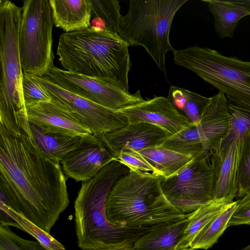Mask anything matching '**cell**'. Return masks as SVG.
<instances>
[{"instance_id": "9a60e30c", "label": "cell", "mask_w": 250, "mask_h": 250, "mask_svg": "<svg viewBox=\"0 0 250 250\" xmlns=\"http://www.w3.org/2000/svg\"><path fill=\"white\" fill-rule=\"evenodd\" d=\"M172 135L155 125L138 122L128 123L123 128L102 136V138L115 159L123 149L139 151L159 146Z\"/></svg>"}, {"instance_id": "277c9868", "label": "cell", "mask_w": 250, "mask_h": 250, "mask_svg": "<svg viewBox=\"0 0 250 250\" xmlns=\"http://www.w3.org/2000/svg\"><path fill=\"white\" fill-rule=\"evenodd\" d=\"M163 177L130 171L114 184L107 199L106 214L113 224L150 227L188 218L165 197Z\"/></svg>"}, {"instance_id": "e0dca14e", "label": "cell", "mask_w": 250, "mask_h": 250, "mask_svg": "<svg viewBox=\"0 0 250 250\" xmlns=\"http://www.w3.org/2000/svg\"><path fill=\"white\" fill-rule=\"evenodd\" d=\"M29 123L48 132L86 136L90 130L52 102L26 106Z\"/></svg>"}, {"instance_id": "9c48e42d", "label": "cell", "mask_w": 250, "mask_h": 250, "mask_svg": "<svg viewBox=\"0 0 250 250\" xmlns=\"http://www.w3.org/2000/svg\"><path fill=\"white\" fill-rule=\"evenodd\" d=\"M227 99L220 92L211 97L200 123L192 124L165 140L159 146L194 157L219 149L229 128Z\"/></svg>"}, {"instance_id": "cb8c5ba5", "label": "cell", "mask_w": 250, "mask_h": 250, "mask_svg": "<svg viewBox=\"0 0 250 250\" xmlns=\"http://www.w3.org/2000/svg\"><path fill=\"white\" fill-rule=\"evenodd\" d=\"M230 203L223 200L213 201L189 213L188 225L176 250L189 247L198 234Z\"/></svg>"}, {"instance_id": "7a4b0ae2", "label": "cell", "mask_w": 250, "mask_h": 250, "mask_svg": "<svg viewBox=\"0 0 250 250\" xmlns=\"http://www.w3.org/2000/svg\"><path fill=\"white\" fill-rule=\"evenodd\" d=\"M130 171L126 166L115 160L93 177L83 182L74 203L75 229L81 249L133 246L152 227L117 225L107 218L108 195L116 182Z\"/></svg>"}, {"instance_id": "3957f363", "label": "cell", "mask_w": 250, "mask_h": 250, "mask_svg": "<svg viewBox=\"0 0 250 250\" xmlns=\"http://www.w3.org/2000/svg\"><path fill=\"white\" fill-rule=\"evenodd\" d=\"M128 46L118 34L90 26L62 34L57 55L65 70L108 80L128 92Z\"/></svg>"}, {"instance_id": "f546056e", "label": "cell", "mask_w": 250, "mask_h": 250, "mask_svg": "<svg viewBox=\"0 0 250 250\" xmlns=\"http://www.w3.org/2000/svg\"><path fill=\"white\" fill-rule=\"evenodd\" d=\"M0 250H48L37 241L26 240L0 225Z\"/></svg>"}, {"instance_id": "5b68a950", "label": "cell", "mask_w": 250, "mask_h": 250, "mask_svg": "<svg viewBox=\"0 0 250 250\" xmlns=\"http://www.w3.org/2000/svg\"><path fill=\"white\" fill-rule=\"evenodd\" d=\"M22 7L0 0V125L31 135L22 92L19 32Z\"/></svg>"}, {"instance_id": "44dd1931", "label": "cell", "mask_w": 250, "mask_h": 250, "mask_svg": "<svg viewBox=\"0 0 250 250\" xmlns=\"http://www.w3.org/2000/svg\"><path fill=\"white\" fill-rule=\"evenodd\" d=\"M137 152L157 171L161 177L164 178H167L177 173L193 157L159 146Z\"/></svg>"}, {"instance_id": "8fae6325", "label": "cell", "mask_w": 250, "mask_h": 250, "mask_svg": "<svg viewBox=\"0 0 250 250\" xmlns=\"http://www.w3.org/2000/svg\"><path fill=\"white\" fill-rule=\"evenodd\" d=\"M33 76L43 87L51 102L88 128L94 135L102 136L123 128L128 124L127 118L120 111L106 108L68 92L45 76Z\"/></svg>"}, {"instance_id": "d6986e66", "label": "cell", "mask_w": 250, "mask_h": 250, "mask_svg": "<svg viewBox=\"0 0 250 250\" xmlns=\"http://www.w3.org/2000/svg\"><path fill=\"white\" fill-rule=\"evenodd\" d=\"M188 224L187 218L153 226L134 242L133 248L134 250H176Z\"/></svg>"}, {"instance_id": "7402d4cb", "label": "cell", "mask_w": 250, "mask_h": 250, "mask_svg": "<svg viewBox=\"0 0 250 250\" xmlns=\"http://www.w3.org/2000/svg\"><path fill=\"white\" fill-rule=\"evenodd\" d=\"M202 1L208 3L209 11L214 17L215 31L221 38H232L240 19L250 15L247 10L226 0Z\"/></svg>"}, {"instance_id": "603a6c76", "label": "cell", "mask_w": 250, "mask_h": 250, "mask_svg": "<svg viewBox=\"0 0 250 250\" xmlns=\"http://www.w3.org/2000/svg\"><path fill=\"white\" fill-rule=\"evenodd\" d=\"M167 98L176 108L182 110L193 124H198L211 98L187 89L170 86Z\"/></svg>"}, {"instance_id": "6da1fadb", "label": "cell", "mask_w": 250, "mask_h": 250, "mask_svg": "<svg viewBox=\"0 0 250 250\" xmlns=\"http://www.w3.org/2000/svg\"><path fill=\"white\" fill-rule=\"evenodd\" d=\"M60 163L45 155L32 136L0 125V202L48 233L69 203Z\"/></svg>"}, {"instance_id": "8d00e7d4", "label": "cell", "mask_w": 250, "mask_h": 250, "mask_svg": "<svg viewBox=\"0 0 250 250\" xmlns=\"http://www.w3.org/2000/svg\"><path fill=\"white\" fill-rule=\"evenodd\" d=\"M239 250H250V244L248 245V246L241 249Z\"/></svg>"}, {"instance_id": "f1b7e54d", "label": "cell", "mask_w": 250, "mask_h": 250, "mask_svg": "<svg viewBox=\"0 0 250 250\" xmlns=\"http://www.w3.org/2000/svg\"><path fill=\"white\" fill-rule=\"evenodd\" d=\"M236 197L242 198L250 188V131L240 146L236 179Z\"/></svg>"}, {"instance_id": "484cf974", "label": "cell", "mask_w": 250, "mask_h": 250, "mask_svg": "<svg viewBox=\"0 0 250 250\" xmlns=\"http://www.w3.org/2000/svg\"><path fill=\"white\" fill-rule=\"evenodd\" d=\"M91 6L90 26L118 34L121 18L119 1L89 0Z\"/></svg>"}, {"instance_id": "d590c367", "label": "cell", "mask_w": 250, "mask_h": 250, "mask_svg": "<svg viewBox=\"0 0 250 250\" xmlns=\"http://www.w3.org/2000/svg\"><path fill=\"white\" fill-rule=\"evenodd\" d=\"M178 250H196L194 249L191 248L190 247L186 248H182Z\"/></svg>"}, {"instance_id": "52a82bcc", "label": "cell", "mask_w": 250, "mask_h": 250, "mask_svg": "<svg viewBox=\"0 0 250 250\" xmlns=\"http://www.w3.org/2000/svg\"><path fill=\"white\" fill-rule=\"evenodd\" d=\"M175 64L195 73L224 94L227 100L250 106V61L227 57L197 45L173 51Z\"/></svg>"}, {"instance_id": "74e56055", "label": "cell", "mask_w": 250, "mask_h": 250, "mask_svg": "<svg viewBox=\"0 0 250 250\" xmlns=\"http://www.w3.org/2000/svg\"></svg>"}, {"instance_id": "4fadbf2b", "label": "cell", "mask_w": 250, "mask_h": 250, "mask_svg": "<svg viewBox=\"0 0 250 250\" xmlns=\"http://www.w3.org/2000/svg\"><path fill=\"white\" fill-rule=\"evenodd\" d=\"M115 157L102 136L88 135L62 161V169L69 177L85 182L93 177Z\"/></svg>"}, {"instance_id": "4dcf8cb0", "label": "cell", "mask_w": 250, "mask_h": 250, "mask_svg": "<svg viewBox=\"0 0 250 250\" xmlns=\"http://www.w3.org/2000/svg\"><path fill=\"white\" fill-rule=\"evenodd\" d=\"M115 159L126 166L130 171L143 175L161 177L157 171L145 158L133 150L123 149Z\"/></svg>"}, {"instance_id": "d4e9b609", "label": "cell", "mask_w": 250, "mask_h": 250, "mask_svg": "<svg viewBox=\"0 0 250 250\" xmlns=\"http://www.w3.org/2000/svg\"><path fill=\"white\" fill-rule=\"evenodd\" d=\"M237 200L230 204L216 215L198 234L190 245V248L207 250L216 243L228 227L235 211Z\"/></svg>"}, {"instance_id": "ffe728a7", "label": "cell", "mask_w": 250, "mask_h": 250, "mask_svg": "<svg viewBox=\"0 0 250 250\" xmlns=\"http://www.w3.org/2000/svg\"><path fill=\"white\" fill-rule=\"evenodd\" d=\"M29 125L32 138L38 148L48 157L60 162L87 136L48 132L32 123H29Z\"/></svg>"}, {"instance_id": "ba28073f", "label": "cell", "mask_w": 250, "mask_h": 250, "mask_svg": "<svg viewBox=\"0 0 250 250\" xmlns=\"http://www.w3.org/2000/svg\"><path fill=\"white\" fill-rule=\"evenodd\" d=\"M54 24L50 0L23 1L19 32V52L23 73L42 77L54 65Z\"/></svg>"}, {"instance_id": "2e32d148", "label": "cell", "mask_w": 250, "mask_h": 250, "mask_svg": "<svg viewBox=\"0 0 250 250\" xmlns=\"http://www.w3.org/2000/svg\"><path fill=\"white\" fill-rule=\"evenodd\" d=\"M237 140L226 148L209 153V165L213 175V201L233 202L236 197V179L239 148Z\"/></svg>"}, {"instance_id": "7c38bea8", "label": "cell", "mask_w": 250, "mask_h": 250, "mask_svg": "<svg viewBox=\"0 0 250 250\" xmlns=\"http://www.w3.org/2000/svg\"><path fill=\"white\" fill-rule=\"evenodd\" d=\"M45 76L68 92L115 111L145 101L140 90L130 94L108 80L72 73L54 65Z\"/></svg>"}, {"instance_id": "8992f818", "label": "cell", "mask_w": 250, "mask_h": 250, "mask_svg": "<svg viewBox=\"0 0 250 250\" xmlns=\"http://www.w3.org/2000/svg\"><path fill=\"white\" fill-rule=\"evenodd\" d=\"M188 0H130L122 16L119 35L128 46L141 45L166 75L165 57L175 49L169 32L175 14Z\"/></svg>"}, {"instance_id": "5bb4252c", "label": "cell", "mask_w": 250, "mask_h": 250, "mask_svg": "<svg viewBox=\"0 0 250 250\" xmlns=\"http://www.w3.org/2000/svg\"><path fill=\"white\" fill-rule=\"evenodd\" d=\"M128 123L144 122L160 127L173 135L190 126L192 123L180 113L167 97L162 96L144 102L119 111Z\"/></svg>"}, {"instance_id": "1f68e13d", "label": "cell", "mask_w": 250, "mask_h": 250, "mask_svg": "<svg viewBox=\"0 0 250 250\" xmlns=\"http://www.w3.org/2000/svg\"><path fill=\"white\" fill-rule=\"evenodd\" d=\"M21 85L25 107L40 103L51 101L43 87L33 76L22 73Z\"/></svg>"}, {"instance_id": "ac0fdd59", "label": "cell", "mask_w": 250, "mask_h": 250, "mask_svg": "<svg viewBox=\"0 0 250 250\" xmlns=\"http://www.w3.org/2000/svg\"><path fill=\"white\" fill-rule=\"evenodd\" d=\"M54 24L65 32L80 31L90 26L89 0H50Z\"/></svg>"}, {"instance_id": "e575fe53", "label": "cell", "mask_w": 250, "mask_h": 250, "mask_svg": "<svg viewBox=\"0 0 250 250\" xmlns=\"http://www.w3.org/2000/svg\"><path fill=\"white\" fill-rule=\"evenodd\" d=\"M95 250H134L133 246H122L117 247H107L98 249Z\"/></svg>"}, {"instance_id": "30bf717a", "label": "cell", "mask_w": 250, "mask_h": 250, "mask_svg": "<svg viewBox=\"0 0 250 250\" xmlns=\"http://www.w3.org/2000/svg\"><path fill=\"white\" fill-rule=\"evenodd\" d=\"M213 175L209 160L203 152L177 173L161 182L167 199L184 214H189L212 201Z\"/></svg>"}, {"instance_id": "d6a6232c", "label": "cell", "mask_w": 250, "mask_h": 250, "mask_svg": "<svg viewBox=\"0 0 250 250\" xmlns=\"http://www.w3.org/2000/svg\"><path fill=\"white\" fill-rule=\"evenodd\" d=\"M240 225H250V188L237 200L236 208L231 217L228 227Z\"/></svg>"}, {"instance_id": "83f0119b", "label": "cell", "mask_w": 250, "mask_h": 250, "mask_svg": "<svg viewBox=\"0 0 250 250\" xmlns=\"http://www.w3.org/2000/svg\"><path fill=\"white\" fill-rule=\"evenodd\" d=\"M0 210L9 216L14 221V227L23 230L31 235L43 247L48 250H65L64 246L48 233L22 214L20 213L0 202Z\"/></svg>"}, {"instance_id": "836d02e7", "label": "cell", "mask_w": 250, "mask_h": 250, "mask_svg": "<svg viewBox=\"0 0 250 250\" xmlns=\"http://www.w3.org/2000/svg\"><path fill=\"white\" fill-rule=\"evenodd\" d=\"M228 3L240 7L250 13V0H229Z\"/></svg>"}, {"instance_id": "4316f807", "label": "cell", "mask_w": 250, "mask_h": 250, "mask_svg": "<svg viewBox=\"0 0 250 250\" xmlns=\"http://www.w3.org/2000/svg\"><path fill=\"white\" fill-rule=\"evenodd\" d=\"M227 103L228 131L218 150L227 148L236 140L241 143L245 135L250 131V106L237 104L228 100Z\"/></svg>"}]
</instances>
